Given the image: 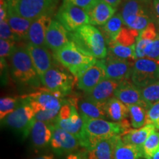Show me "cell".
Segmentation results:
<instances>
[{
	"mask_svg": "<svg viewBox=\"0 0 159 159\" xmlns=\"http://www.w3.org/2000/svg\"><path fill=\"white\" fill-rule=\"evenodd\" d=\"M83 121V148L89 150L97 142L115 136H123L131 130L130 122L125 119L114 122L104 119H89L82 116Z\"/></svg>",
	"mask_w": 159,
	"mask_h": 159,
	"instance_id": "cell-1",
	"label": "cell"
},
{
	"mask_svg": "<svg viewBox=\"0 0 159 159\" xmlns=\"http://www.w3.org/2000/svg\"><path fill=\"white\" fill-rule=\"evenodd\" d=\"M8 63L12 77L18 85L27 89H41L42 83L26 46H16Z\"/></svg>",
	"mask_w": 159,
	"mask_h": 159,
	"instance_id": "cell-2",
	"label": "cell"
},
{
	"mask_svg": "<svg viewBox=\"0 0 159 159\" xmlns=\"http://www.w3.org/2000/svg\"><path fill=\"white\" fill-rule=\"evenodd\" d=\"M69 39L81 50L96 59H104L108 55L104 35L93 25H85L74 32H69Z\"/></svg>",
	"mask_w": 159,
	"mask_h": 159,
	"instance_id": "cell-3",
	"label": "cell"
},
{
	"mask_svg": "<svg viewBox=\"0 0 159 159\" xmlns=\"http://www.w3.org/2000/svg\"><path fill=\"white\" fill-rule=\"evenodd\" d=\"M53 56L77 80L97 62L94 57L81 50L71 41L54 52Z\"/></svg>",
	"mask_w": 159,
	"mask_h": 159,
	"instance_id": "cell-4",
	"label": "cell"
},
{
	"mask_svg": "<svg viewBox=\"0 0 159 159\" xmlns=\"http://www.w3.org/2000/svg\"><path fill=\"white\" fill-rule=\"evenodd\" d=\"M150 5L151 2L142 0H123L120 14L125 25L138 31L146 28L155 20Z\"/></svg>",
	"mask_w": 159,
	"mask_h": 159,
	"instance_id": "cell-5",
	"label": "cell"
},
{
	"mask_svg": "<svg viewBox=\"0 0 159 159\" xmlns=\"http://www.w3.org/2000/svg\"><path fill=\"white\" fill-rule=\"evenodd\" d=\"M21 102L13 112L1 121V123L26 138L30 134L35 121V112L25 96L21 97Z\"/></svg>",
	"mask_w": 159,
	"mask_h": 159,
	"instance_id": "cell-6",
	"label": "cell"
},
{
	"mask_svg": "<svg viewBox=\"0 0 159 159\" xmlns=\"http://www.w3.org/2000/svg\"><path fill=\"white\" fill-rule=\"evenodd\" d=\"M77 98H70L69 102L61 107L54 125L76 136L83 148V121L77 110Z\"/></svg>",
	"mask_w": 159,
	"mask_h": 159,
	"instance_id": "cell-7",
	"label": "cell"
},
{
	"mask_svg": "<svg viewBox=\"0 0 159 159\" xmlns=\"http://www.w3.org/2000/svg\"><path fill=\"white\" fill-rule=\"evenodd\" d=\"M8 8L19 16L34 21L41 16L52 13L55 0H7Z\"/></svg>",
	"mask_w": 159,
	"mask_h": 159,
	"instance_id": "cell-8",
	"label": "cell"
},
{
	"mask_svg": "<svg viewBox=\"0 0 159 159\" xmlns=\"http://www.w3.org/2000/svg\"><path fill=\"white\" fill-rule=\"evenodd\" d=\"M29 101L33 111H60L63 105L69 102L70 98L59 91H52L47 89H40L39 91L25 95Z\"/></svg>",
	"mask_w": 159,
	"mask_h": 159,
	"instance_id": "cell-9",
	"label": "cell"
},
{
	"mask_svg": "<svg viewBox=\"0 0 159 159\" xmlns=\"http://www.w3.org/2000/svg\"><path fill=\"white\" fill-rule=\"evenodd\" d=\"M130 80L139 88L159 81V61L144 57L134 62Z\"/></svg>",
	"mask_w": 159,
	"mask_h": 159,
	"instance_id": "cell-10",
	"label": "cell"
},
{
	"mask_svg": "<svg viewBox=\"0 0 159 159\" xmlns=\"http://www.w3.org/2000/svg\"><path fill=\"white\" fill-rule=\"evenodd\" d=\"M56 19L69 32H74L83 25L90 23L87 12L69 3L63 2L57 11Z\"/></svg>",
	"mask_w": 159,
	"mask_h": 159,
	"instance_id": "cell-11",
	"label": "cell"
},
{
	"mask_svg": "<svg viewBox=\"0 0 159 159\" xmlns=\"http://www.w3.org/2000/svg\"><path fill=\"white\" fill-rule=\"evenodd\" d=\"M75 80L66 71L61 70L54 66L47 71L41 79L45 89L52 91H59L65 95L70 94Z\"/></svg>",
	"mask_w": 159,
	"mask_h": 159,
	"instance_id": "cell-12",
	"label": "cell"
},
{
	"mask_svg": "<svg viewBox=\"0 0 159 159\" xmlns=\"http://www.w3.org/2000/svg\"><path fill=\"white\" fill-rule=\"evenodd\" d=\"M50 147L52 150L59 156L71 153L82 148L80 142L76 136L54 124H52V138Z\"/></svg>",
	"mask_w": 159,
	"mask_h": 159,
	"instance_id": "cell-13",
	"label": "cell"
},
{
	"mask_svg": "<svg viewBox=\"0 0 159 159\" xmlns=\"http://www.w3.org/2000/svg\"><path fill=\"white\" fill-rule=\"evenodd\" d=\"M102 61L107 78L117 81L130 79L134 61L121 59L109 54Z\"/></svg>",
	"mask_w": 159,
	"mask_h": 159,
	"instance_id": "cell-14",
	"label": "cell"
},
{
	"mask_svg": "<svg viewBox=\"0 0 159 159\" xmlns=\"http://www.w3.org/2000/svg\"><path fill=\"white\" fill-rule=\"evenodd\" d=\"M30 55L33 65L40 78L42 79L43 75L49 69L55 65V61L53 55L49 52L47 47L36 46L27 42L25 44Z\"/></svg>",
	"mask_w": 159,
	"mask_h": 159,
	"instance_id": "cell-15",
	"label": "cell"
},
{
	"mask_svg": "<svg viewBox=\"0 0 159 159\" xmlns=\"http://www.w3.org/2000/svg\"><path fill=\"white\" fill-rule=\"evenodd\" d=\"M105 77L106 74L102 59L97 60L94 65L91 66L77 79V89L84 93L89 92Z\"/></svg>",
	"mask_w": 159,
	"mask_h": 159,
	"instance_id": "cell-16",
	"label": "cell"
},
{
	"mask_svg": "<svg viewBox=\"0 0 159 159\" xmlns=\"http://www.w3.org/2000/svg\"><path fill=\"white\" fill-rule=\"evenodd\" d=\"M69 41V32L57 19L52 20L46 34V47L54 52Z\"/></svg>",
	"mask_w": 159,
	"mask_h": 159,
	"instance_id": "cell-17",
	"label": "cell"
},
{
	"mask_svg": "<svg viewBox=\"0 0 159 159\" xmlns=\"http://www.w3.org/2000/svg\"><path fill=\"white\" fill-rule=\"evenodd\" d=\"M120 81L105 77L92 90L84 93V97L104 106L111 98L114 97V92Z\"/></svg>",
	"mask_w": 159,
	"mask_h": 159,
	"instance_id": "cell-18",
	"label": "cell"
},
{
	"mask_svg": "<svg viewBox=\"0 0 159 159\" xmlns=\"http://www.w3.org/2000/svg\"><path fill=\"white\" fill-rule=\"evenodd\" d=\"M129 80L120 81L114 92V97L128 106L139 104L143 105L147 108L142 100L140 88Z\"/></svg>",
	"mask_w": 159,
	"mask_h": 159,
	"instance_id": "cell-19",
	"label": "cell"
},
{
	"mask_svg": "<svg viewBox=\"0 0 159 159\" xmlns=\"http://www.w3.org/2000/svg\"><path fill=\"white\" fill-rule=\"evenodd\" d=\"M47 13L32 21L27 35V42L36 46L46 47L45 39L47 30L52 22L51 15Z\"/></svg>",
	"mask_w": 159,
	"mask_h": 159,
	"instance_id": "cell-20",
	"label": "cell"
},
{
	"mask_svg": "<svg viewBox=\"0 0 159 159\" xmlns=\"http://www.w3.org/2000/svg\"><path fill=\"white\" fill-rule=\"evenodd\" d=\"M31 141L36 150H41L50 144L52 138V124L35 119L32 127Z\"/></svg>",
	"mask_w": 159,
	"mask_h": 159,
	"instance_id": "cell-21",
	"label": "cell"
},
{
	"mask_svg": "<svg viewBox=\"0 0 159 159\" xmlns=\"http://www.w3.org/2000/svg\"><path fill=\"white\" fill-rule=\"evenodd\" d=\"M116 8L105 2L97 0L92 7L87 11L91 25L103 26L115 14Z\"/></svg>",
	"mask_w": 159,
	"mask_h": 159,
	"instance_id": "cell-22",
	"label": "cell"
},
{
	"mask_svg": "<svg viewBox=\"0 0 159 159\" xmlns=\"http://www.w3.org/2000/svg\"><path fill=\"white\" fill-rule=\"evenodd\" d=\"M115 136L103 139L88 150V159H114V152L117 138Z\"/></svg>",
	"mask_w": 159,
	"mask_h": 159,
	"instance_id": "cell-23",
	"label": "cell"
},
{
	"mask_svg": "<svg viewBox=\"0 0 159 159\" xmlns=\"http://www.w3.org/2000/svg\"><path fill=\"white\" fill-rule=\"evenodd\" d=\"M104 109L107 119L111 122H122L129 116L128 105L121 102L116 97H113L105 103Z\"/></svg>",
	"mask_w": 159,
	"mask_h": 159,
	"instance_id": "cell-24",
	"label": "cell"
},
{
	"mask_svg": "<svg viewBox=\"0 0 159 159\" xmlns=\"http://www.w3.org/2000/svg\"><path fill=\"white\" fill-rule=\"evenodd\" d=\"M77 108L81 116L89 119H107L104 106L85 98H77Z\"/></svg>",
	"mask_w": 159,
	"mask_h": 159,
	"instance_id": "cell-25",
	"label": "cell"
},
{
	"mask_svg": "<svg viewBox=\"0 0 159 159\" xmlns=\"http://www.w3.org/2000/svg\"><path fill=\"white\" fill-rule=\"evenodd\" d=\"M135 54L136 60L148 57L159 61V36L154 40H144L138 38Z\"/></svg>",
	"mask_w": 159,
	"mask_h": 159,
	"instance_id": "cell-26",
	"label": "cell"
},
{
	"mask_svg": "<svg viewBox=\"0 0 159 159\" xmlns=\"http://www.w3.org/2000/svg\"><path fill=\"white\" fill-rule=\"evenodd\" d=\"M7 20L12 31L16 36L18 41L27 40L30 27L33 21L15 14L9 8L7 10Z\"/></svg>",
	"mask_w": 159,
	"mask_h": 159,
	"instance_id": "cell-27",
	"label": "cell"
},
{
	"mask_svg": "<svg viewBox=\"0 0 159 159\" xmlns=\"http://www.w3.org/2000/svg\"><path fill=\"white\" fill-rule=\"evenodd\" d=\"M156 128L152 125H145L142 128L135 130H131L129 132L123 135L122 137V141L126 144H133L142 149L143 145L154 131H156Z\"/></svg>",
	"mask_w": 159,
	"mask_h": 159,
	"instance_id": "cell-28",
	"label": "cell"
},
{
	"mask_svg": "<svg viewBox=\"0 0 159 159\" xmlns=\"http://www.w3.org/2000/svg\"><path fill=\"white\" fill-rule=\"evenodd\" d=\"M143 158L142 149L133 144H126L122 137L117 138L115 144L114 159H140Z\"/></svg>",
	"mask_w": 159,
	"mask_h": 159,
	"instance_id": "cell-29",
	"label": "cell"
},
{
	"mask_svg": "<svg viewBox=\"0 0 159 159\" xmlns=\"http://www.w3.org/2000/svg\"><path fill=\"white\" fill-rule=\"evenodd\" d=\"M123 25H125L123 21L122 17L120 13H116L110 19L102 26V34L105 38L107 43L110 41H114L122 30Z\"/></svg>",
	"mask_w": 159,
	"mask_h": 159,
	"instance_id": "cell-30",
	"label": "cell"
},
{
	"mask_svg": "<svg viewBox=\"0 0 159 159\" xmlns=\"http://www.w3.org/2000/svg\"><path fill=\"white\" fill-rule=\"evenodd\" d=\"M109 55L128 61H136V44L133 46H124L116 43L115 41L108 43Z\"/></svg>",
	"mask_w": 159,
	"mask_h": 159,
	"instance_id": "cell-31",
	"label": "cell"
},
{
	"mask_svg": "<svg viewBox=\"0 0 159 159\" xmlns=\"http://www.w3.org/2000/svg\"><path fill=\"white\" fill-rule=\"evenodd\" d=\"M129 116L132 128L139 129L146 125L147 122V109L142 105H129Z\"/></svg>",
	"mask_w": 159,
	"mask_h": 159,
	"instance_id": "cell-32",
	"label": "cell"
},
{
	"mask_svg": "<svg viewBox=\"0 0 159 159\" xmlns=\"http://www.w3.org/2000/svg\"><path fill=\"white\" fill-rule=\"evenodd\" d=\"M142 98L147 108L159 102V81L140 88Z\"/></svg>",
	"mask_w": 159,
	"mask_h": 159,
	"instance_id": "cell-33",
	"label": "cell"
},
{
	"mask_svg": "<svg viewBox=\"0 0 159 159\" xmlns=\"http://www.w3.org/2000/svg\"><path fill=\"white\" fill-rule=\"evenodd\" d=\"M158 151H159V132L154 131L143 145V158L151 159Z\"/></svg>",
	"mask_w": 159,
	"mask_h": 159,
	"instance_id": "cell-34",
	"label": "cell"
},
{
	"mask_svg": "<svg viewBox=\"0 0 159 159\" xmlns=\"http://www.w3.org/2000/svg\"><path fill=\"white\" fill-rule=\"evenodd\" d=\"M140 31L131 29L130 27H122V30L114 40L116 43L124 46H133L137 42Z\"/></svg>",
	"mask_w": 159,
	"mask_h": 159,
	"instance_id": "cell-35",
	"label": "cell"
},
{
	"mask_svg": "<svg viewBox=\"0 0 159 159\" xmlns=\"http://www.w3.org/2000/svg\"><path fill=\"white\" fill-rule=\"evenodd\" d=\"M21 100V97H2L0 99V119L1 121L19 106Z\"/></svg>",
	"mask_w": 159,
	"mask_h": 159,
	"instance_id": "cell-36",
	"label": "cell"
},
{
	"mask_svg": "<svg viewBox=\"0 0 159 159\" xmlns=\"http://www.w3.org/2000/svg\"><path fill=\"white\" fill-rule=\"evenodd\" d=\"M16 47V41L0 39V57H1V69L5 70L7 60L9 59Z\"/></svg>",
	"mask_w": 159,
	"mask_h": 159,
	"instance_id": "cell-37",
	"label": "cell"
},
{
	"mask_svg": "<svg viewBox=\"0 0 159 159\" xmlns=\"http://www.w3.org/2000/svg\"><path fill=\"white\" fill-rule=\"evenodd\" d=\"M146 125H152L159 130V102L151 105L147 111Z\"/></svg>",
	"mask_w": 159,
	"mask_h": 159,
	"instance_id": "cell-38",
	"label": "cell"
},
{
	"mask_svg": "<svg viewBox=\"0 0 159 159\" xmlns=\"http://www.w3.org/2000/svg\"><path fill=\"white\" fill-rule=\"evenodd\" d=\"M35 119L36 120L42 121L48 124H54L58 115L59 111H45L37 110L35 111Z\"/></svg>",
	"mask_w": 159,
	"mask_h": 159,
	"instance_id": "cell-39",
	"label": "cell"
},
{
	"mask_svg": "<svg viewBox=\"0 0 159 159\" xmlns=\"http://www.w3.org/2000/svg\"><path fill=\"white\" fill-rule=\"evenodd\" d=\"M0 38L1 39L9 40V41H18V39L10 27L7 20L6 19L0 21Z\"/></svg>",
	"mask_w": 159,
	"mask_h": 159,
	"instance_id": "cell-40",
	"label": "cell"
},
{
	"mask_svg": "<svg viewBox=\"0 0 159 159\" xmlns=\"http://www.w3.org/2000/svg\"><path fill=\"white\" fill-rule=\"evenodd\" d=\"M159 36L154 23H150L146 28L140 31L139 39L144 40H154Z\"/></svg>",
	"mask_w": 159,
	"mask_h": 159,
	"instance_id": "cell-41",
	"label": "cell"
},
{
	"mask_svg": "<svg viewBox=\"0 0 159 159\" xmlns=\"http://www.w3.org/2000/svg\"><path fill=\"white\" fill-rule=\"evenodd\" d=\"M96 2L97 0H63V2L74 5L83 9L86 12L92 7Z\"/></svg>",
	"mask_w": 159,
	"mask_h": 159,
	"instance_id": "cell-42",
	"label": "cell"
},
{
	"mask_svg": "<svg viewBox=\"0 0 159 159\" xmlns=\"http://www.w3.org/2000/svg\"><path fill=\"white\" fill-rule=\"evenodd\" d=\"M64 159H88V150L82 148L66 155Z\"/></svg>",
	"mask_w": 159,
	"mask_h": 159,
	"instance_id": "cell-43",
	"label": "cell"
},
{
	"mask_svg": "<svg viewBox=\"0 0 159 159\" xmlns=\"http://www.w3.org/2000/svg\"><path fill=\"white\" fill-rule=\"evenodd\" d=\"M8 4L7 0H1L0 4V21H3L7 19Z\"/></svg>",
	"mask_w": 159,
	"mask_h": 159,
	"instance_id": "cell-44",
	"label": "cell"
},
{
	"mask_svg": "<svg viewBox=\"0 0 159 159\" xmlns=\"http://www.w3.org/2000/svg\"><path fill=\"white\" fill-rule=\"evenodd\" d=\"M100 1L105 2L108 3V5L113 6L115 8H117L119 5L122 4L123 0H100Z\"/></svg>",
	"mask_w": 159,
	"mask_h": 159,
	"instance_id": "cell-45",
	"label": "cell"
},
{
	"mask_svg": "<svg viewBox=\"0 0 159 159\" xmlns=\"http://www.w3.org/2000/svg\"><path fill=\"white\" fill-rule=\"evenodd\" d=\"M152 7H153V11L156 16H157V19L159 20V0H153Z\"/></svg>",
	"mask_w": 159,
	"mask_h": 159,
	"instance_id": "cell-46",
	"label": "cell"
},
{
	"mask_svg": "<svg viewBox=\"0 0 159 159\" xmlns=\"http://www.w3.org/2000/svg\"><path fill=\"white\" fill-rule=\"evenodd\" d=\"M34 159H55V158L53 155L49 154V155H42V156H40Z\"/></svg>",
	"mask_w": 159,
	"mask_h": 159,
	"instance_id": "cell-47",
	"label": "cell"
},
{
	"mask_svg": "<svg viewBox=\"0 0 159 159\" xmlns=\"http://www.w3.org/2000/svg\"><path fill=\"white\" fill-rule=\"evenodd\" d=\"M151 159H159V151H158Z\"/></svg>",
	"mask_w": 159,
	"mask_h": 159,
	"instance_id": "cell-48",
	"label": "cell"
},
{
	"mask_svg": "<svg viewBox=\"0 0 159 159\" xmlns=\"http://www.w3.org/2000/svg\"><path fill=\"white\" fill-rule=\"evenodd\" d=\"M142 1L146 2H151V0H142Z\"/></svg>",
	"mask_w": 159,
	"mask_h": 159,
	"instance_id": "cell-49",
	"label": "cell"
},
{
	"mask_svg": "<svg viewBox=\"0 0 159 159\" xmlns=\"http://www.w3.org/2000/svg\"><path fill=\"white\" fill-rule=\"evenodd\" d=\"M158 25H159V20H158Z\"/></svg>",
	"mask_w": 159,
	"mask_h": 159,
	"instance_id": "cell-50",
	"label": "cell"
},
{
	"mask_svg": "<svg viewBox=\"0 0 159 159\" xmlns=\"http://www.w3.org/2000/svg\"><path fill=\"white\" fill-rule=\"evenodd\" d=\"M55 2H57V0H55Z\"/></svg>",
	"mask_w": 159,
	"mask_h": 159,
	"instance_id": "cell-51",
	"label": "cell"
}]
</instances>
